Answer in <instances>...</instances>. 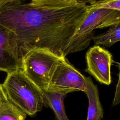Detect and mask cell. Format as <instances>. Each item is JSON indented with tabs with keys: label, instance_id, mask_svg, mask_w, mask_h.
I'll return each instance as SVG.
<instances>
[{
	"label": "cell",
	"instance_id": "cell-1",
	"mask_svg": "<svg viewBox=\"0 0 120 120\" xmlns=\"http://www.w3.org/2000/svg\"><path fill=\"white\" fill-rule=\"evenodd\" d=\"M89 9L83 3L52 7L25 0H0V24L15 34L22 57L43 48L66 57L70 40Z\"/></svg>",
	"mask_w": 120,
	"mask_h": 120
},
{
	"label": "cell",
	"instance_id": "cell-2",
	"mask_svg": "<svg viewBox=\"0 0 120 120\" xmlns=\"http://www.w3.org/2000/svg\"><path fill=\"white\" fill-rule=\"evenodd\" d=\"M2 84L8 98L27 115L33 116L47 107L42 90L21 69L7 74Z\"/></svg>",
	"mask_w": 120,
	"mask_h": 120
},
{
	"label": "cell",
	"instance_id": "cell-3",
	"mask_svg": "<svg viewBox=\"0 0 120 120\" xmlns=\"http://www.w3.org/2000/svg\"><path fill=\"white\" fill-rule=\"evenodd\" d=\"M120 22V11L107 8H90L72 36L66 56L85 49L97 29L111 27Z\"/></svg>",
	"mask_w": 120,
	"mask_h": 120
},
{
	"label": "cell",
	"instance_id": "cell-4",
	"mask_svg": "<svg viewBox=\"0 0 120 120\" xmlns=\"http://www.w3.org/2000/svg\"><path fill=\"white\" fill-rule=\"evenodd\" d=\"M60 57L48 49L34 48L22 56L21 69L39 88L46 90Z\"/></svg>",
	"mask_w": 120,
	"mask_h": 120
},
{
	"label": "cell",
	"instance_id": "cell-5",
	"mask_svg": "<svg viewBox=\"0 0 120 120\" xmlns=\"http://www.w3.org/2000/svg\"><path fill=\"white\" fill-rule=\"evenodd\" d=\"M86 77L76 69L66 57L60 59L46 90L67 95L86 88Z\"/></svg>",
	"mask_w": 120,
	"mask_h": 120
},
{
	"label": "cell",
	"instance_id": "cell-6",
	"mask_svg": "<svg viewBox=\"0 0 120 120\" xmlns=\"http://www.w3.org/2000/svg\"><path fill=\"white\" fill-rule=\"evenodd\" d=\"M22 58L15 34L0 24V71L8 74L21 69Z\"/></svg>",
	"mask_w": 120,
	"mask_h": 120
},
{
	"label": "cell",
	"instance_id": "cell-7",
	"mask_svg": "<svg viewBox=\"0 0 120 120\" xmlns=\"http://www.w3.org/2000/svg\"><path fill=\"white\" fill-rule=\"evenodd\" d=\"M85 72L101 84L109 85L112 82V54L98 45L90 48L86 53Z\"/></svg>",
	"mask_w": 120,
	"mask_h": 120
},
{
	"label": "cell",
	"instance_id": "cell-8",
	"mask_svg": "<svg viewBox=\"0 0 120 120\" xmlns=\"http://www.w3.org/2000/svg\"><path fill=\"white\" fill-rule=\"evenodd\" d=\"M84 92L88 99L86 120H102L104 111L100 101L98 88L90 77H86V88Z\"/></svg>",
	"mask_w": 120,
	"mask_h": 120
},
{
	"label": "cell",
	"instance_id": "cell-9",
	"mask_svg": "<svg viewBox=\"0 0 120 120\" xmlns=\"http://www.w3.org/2000/svg\"><path fill=\"white\" fill-rule=\"evenodd\" d=\"M42 91L46 105L53 111L57 120H69L64 105V100L67 95L48 90Z\"/></svg>",
	"mask_w": 120,
	"mask_h": 120
},
{
	"label": "cell",
	"instance_id": "cell-10",
	"mask_svg": "<svg viewBox=\"0 0 120 120\" xmlns=\"http://www.w3.org/2000/svg\"><path fill=\"white\" fill-rule=\"evenodd\" d=\"M26 116L8 98L6 94L0 105V120H25Z\"/></svg>",
	"mask_w": 120,
	"mask_h": 120
},
{
	"label": "cell",
	"instance_id": "cell-11",
	"mask_svg": "<svg viewBox=\"0 0 120 120\" xmlns=\"http://www.w3.org/2000/svg\"><path fill=\"white\" fill-rule=\"evenodd\" d=\"M92 39L96 45L111 47L116 42L120 41V22L110 27L107 31L94 36Z\"/></svg>",
	"mask_w": 120,
	"mask_h": 120
},
{
	"label": "cell",
	"instance_id": "cell-12",
	"mask_svg": "<svg viewBox=\"0 0 120 120\" xmlns=\"http://www.w3.org/2000/svg\"><path fill=\"white\" fill-rule=\"evenodd\" d=\"M107 0H30L33 4L52 7H63L83 3L88 5L97 4Z\"/></svg>",
	"mask_w": 120,
	"mask_h": 120
},
{
	"label": "cell",
	"instance_id": "cell-13",
	"mask_svg": "<svg viewBox=\"0 0 120 120\" xmlns=\"http://www.w3.org/2000/svg\"><path fill=\"white\" fill-rule=\"evenodd\" d=\"M90 8H107L120 11V0H107L101 3L90 5Z\"/></svg>",
	"mask_w": 120,
	"mask_h": 120
},
{
	"label": "cell",
	"instance_id": "cell-14",
	"mask_svg": "<svg viewBox=\"0 0 120 120\" xmlns=\"http://www.w3.org/2000/svg\"><path fill=\"white\" fill-rule=\"evenodd\" d=\"M119 69L118 80L116 84L114 98L112 100V105H117L120 104V62H116Z\"/></svg>",
	"mask_w": 120,
	"mask_h": 120
},
{
	"label": "cell",
	"instance_id": "cell-15",
	"mask_svg": "<svg viewBox=\"0 0 120 120\" xmlns=\"http://www.w3.org/2000/svg\"><path fill=\"white\" fill-rule=\"evenodd\" d=\"M6 95V93L3 88L2 84H0V105L2 102V99Z\"/></svg>",
	"mask_w": 120,
	"mask_h": 120
}]
</instances>
